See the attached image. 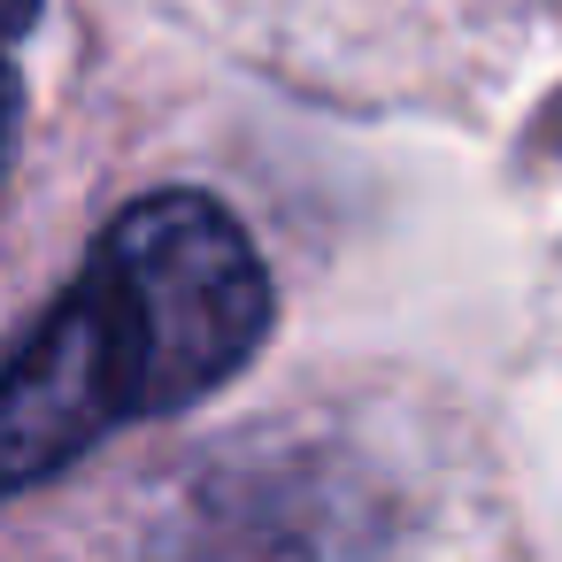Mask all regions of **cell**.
<instances>
[{"mask_svg":"<svg viewBox=\"0 0 562 562\" xmlns=\"http://www.w3.org/2000/svg\"><path fill=\"white\" fill-rule=\"evenodd\" d=\"M393 501L331 447L224 454L178 485L147 562H385Z\"/></svg>","mask_w":562,"mask_h":562,"instance_id":"obj_2","label":"cell"},{"mask_svg":"<svg viewBox=\"0 0 562 562\" xmlns=\"http://www.w3.org/2000/svg\"><path fill=\"white\" fill-rule=\"evenodd\" d=\"M16 124H24V93H16L9 47H0V178H9V155H16Z\"/></svg>","mask_w":562,"mask_h":562,"instance_id":"obj_3","label":"cell"},{"mask_svg":"<svg viewBox=\"0 0 562 562\" xmlns=\"http://www.w3.org/2000/svg\"><path fill=\"white\" fill-rule=\"evenodd\" d=\"M32 16H40V0H0V47H16L32 32Z\"/></svg>","mask_w":562,"mask_h":562,"instance_id":"obj_4","label":"cell"},{"mask_svg":"<svg viewBox=\"0 0 562 562\" xmlns=\"http://www.w3.org/2000/svg\"><path fill=\"white\" fill-rule=\"evenodd\" d=\"M270 331V270L209 193L132 201L78 285L0 362V501L86 462L116 424L209 401Z\"/></svg>","mask_w":562,"mask_h":562,"instance_id":"obj_1","label":"cell"}]
</instances>
